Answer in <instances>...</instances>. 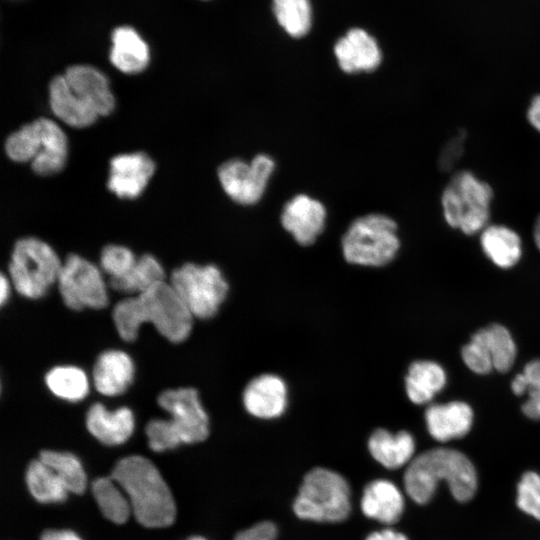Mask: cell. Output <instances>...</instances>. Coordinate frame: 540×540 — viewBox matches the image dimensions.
I'll list each match as a JSON object with an SVG mask.
<instances>
[{
    "mask_svg": "<svg viewBox=\"0 0 540 540\" xmlns=\"http://www.w3.org/2000/svg\"><path fill=\"white\" fill-rule=\"evenodd\" d=\"M112 317L125 341L135 340L141 324L150 322L167 340L179 343L189 336L193 323V315L166 281L119 301Z\"/></svg>",
    "mask_w": 540,
    "mask_h": 540,
    "instance_id": "1",
    "label": "cell"
},
{
    "mask_svg": "<svg viewBox=\"0 0 540 540\" xmlns=\"http://www.w3.org/2000/svg\"><path fill=\"white\" fill-rule=\"evenodd\" d=\"M111 477L125 492L137 521L148 528L171 525L176 506L158 469L147 458L131 455L115 465Z\"/></svg>",
    "mask_w": 540,
    "mask_h": 540,
    "instance_id": "2",
    "label": "cell"
},
{
    "mask_svg": "<svg viewBox=\"0 0 540 540\" xmlns=\"http://www.w3.org/2000/svg\"><path fill=\"white\" fill-rule=\"evenodd\" d=\"M439 481H446L454 498L470 500L477 489V474L471 461L461 452L435 448L414 458L404 474V486L416 503H427Z\"/></svg>",
    "mask_w": 540,
    "mask_h": 540,
    "instance_id": "3",
    "label": "cell"
},
{
    "mask_svg": "<svg viewBox=\"0 0 540 540\" xmlns=\"http://www.w3.org/2000/svg\"><path fill=\"white\" fill-rule=\"evenodd\" d=\"M159 406L170 414L169 419H152L145 432L149 447L161 452L181 444L205 440L209 419L194 388L169 389L158 397Z\"/></svg>",
    "mask_w": 540,
    "mask_h": 540,
    "instance_id": "4",
    "label": "cell"
},
{
    "mask_svg": "<svg viewBox=\"0 0 540 540\" xmlns=\"http://www.w3.org/2000/svg\"><path fill=\"white\" fill-rule=\"evenodd\" d=\"M345 260L354 265L379 267L391 262L399 249L395 221L384 214L356 218L341 241Z\"/></svg>",
    "mask_w": 540,
    "mask_h": 540,
    "instance_id": "5",
    "label": "cell"
},
{
    "mask_svg": "<svg viewBox=\"0 0 540 540\" xmlns=\"http://www.w3.org/2000/svg\"><path fill=\"white\" fill-rule=\"evenodd\" d=\"M62 264L48 243L36 237H24L14 244L9 275L20 295L38 299L57 282Z\"/></svg>",
    "mask_w": 540,
    "mask_h": 540,
    "instance_id": "6",
    "label": "cell"
},
{
    "mask_svg": "<svg viewBox=\"0 0 540 540\" xmlns=\"http://www.w3.org/2000/svg\"><path fill=\"white\" fill-rule=\"evenodd\" d=\"M293 510L305 520L342 521L350 512L348 483L334 471L315 468L304 477Z\"/></svg>",
    "mask_w": 540,
    "mask_h": 540,
    "instance_id": "7",
    "label": "cell"
},
{
    "mask_svg": "<svg viewBox=\"0 0 540 540\" xmlns=\"http://www.w3.org/2000/svg\"><path fill=\"white\" fill-rule=\"evenodd\" d=\"M174 288L193 317L209 319L219 310L228 294V282L212 264L185 263L170 276Z\"/></svg>",
    "mask_w": 540,
    "mask_h": 540,
    "instance_id": "8",
    "label": "cell"
},
{
    "mask_svg": "<svg viewBox=\"0 0 540 540\" xmlns=\"http://www.w3.org/2000/svg\"><path fill=\"white\" fill-rule=\"evenodd\" d=\"M492 190L472 173L456 174L442 195V206L447 223L466 234L480 231L489 218Z\"/></svg>",
    "mask_w": 540,
    "mask_h": 540,
    "instance_id": "9",
    "label": "cell"
},
{
    "mask_svg": "<svg viewBox=\"0 0 540 540\" xmlns=\"http://www.w3.org/2000/svg\"><path fill=\"white\" fill-rule=\"evenodd\" d=\"M58 288L70 309H102L108 305L107 285L100 269L77 254H70L62 264Z\"/></svg>",
    "mask_w": 540,
    "mask_h": 540,
    "instance_id": "10",
    "label": "cell"
},
{
    "mask_svg": "<svg viewBox=\"0 0 540 540\" xmlns=\"http://www.w3.org/2000/svg\"><path fill=\"white\" fill-rule=\"evenodd\" d=\"M274 169L269 155L258 154L250 162L238 158L225 161L217 175L228 197L241 205H253L262 198Z\"/></svg>",
    "mask_w": 540,
    "mask_h": 540,
    "instance_id": "11",
    "label": "cell"
},
{
    "mask_svg": "<svg viewBox=\"0 0 540 540\" xmlns=\"http://www.w3.org/2000/svg\"><path fill=\"white\" fill-rule=\"evenodd\" d=\"M155 170L154 160L145 152L118 154L110 160L107 187L120 199H135L144 192Z\"/></svg>",
    "mask_w": 540,
    "mask_h": 540,
    "instance_id": "12",
    "label": "cell"
},
{
    "mask_svg": "<svg viewBox=\"0 0 540 540\" xmlns=\"http://www.w3.org/2000/svg\"><path fill=\"white\" fill-rule=\"evenodd\" d=\"M326 217V208L319 200L299 194L284 205L281 224L298 244L308 246L324 230Z\"/></svg>",
    "mask_w": 540,
    "mask_h": 540,
    "instance_id": "13",
    "label": "cell"
},
{
    "mask_svg": "<svg viewBox=\"0 0 540 540\" xmlns=\"http://www.w3.org/2000/svg\"><path fill=\"white\" fill-rule=\"evenodd\" d=\"M73 91L99 116H107L116 105L107 76L86 64L68 67L63 74Z\"/></svg>",
    "mask_w": 540,
    "mask_h": 540,
    "instance_id": "14",
    "label": "cell"
},
{
    "mask_svg": "<svg viewBox=\"0 0 540 540\" xmlns=\"http://www.w3.org/2000/svg\"><path fill=\"white\" fill-rule=\"evenodd\" d=\"M242 399L246 411L252 416L260 419L277 418L287 408V385L275 374H262L247 384Z\"/></svg>",
    "mask_w": 540,
    "mask_h": 540,
    "instance_id": "15",
    "label": "cell"
},
{
    "mask_svg": "<svg viewBox=\"0 0 540 540\" xmlns=\"http://www.w3.org/2000/svg\"><path fill=\"white\" fill-rule=\"evenodd\" d=\"M334 54L346 73L371 72L382 60L376 40L360 28H353L340 38L334 46Z\"/></svg>",
    "mask_w": 540,
    "mask_h": 540,
    "instance_id": "16",
    "label": "cell"
},
{
    "mask_svg": "<svg viewBox=\"0 0 540 540\" xmlns=\"http://www.w3.org/2000/svg\"><path fill=\"white\" fill-rule=\"evenodd\" d=\"M48 97L53 115L70 127L86 128L99 118L73 91L64 75H57L50 81Z\"/></svg>",
    "mask_w": 540,
    "mask_h": 540,
    "instance_id": "17",
    "label": "cell"
},
{
    "mask_svg": "<svg viewBox=\"0 0 540 540\" xmlns=\"http://www.w3.org/2000/svg\"><path fill=\"white\" fill-rule=\"evenodd\" d=\"M135 367L131 357L120 350H107L101 353L92 371L96 390L105 396L124 393L134 378Z\"/></svg>",
    "mask_w": 540,
    "mask_h": 540,
    "instance_id": "18",
    "label": "cell"
},
{
    "mask_svg": "<svg viewBox=\"0 0 540 540\" xmlns=\"http://www.w3.org/2000/svg\"><path fill=\"white\" fill-rule=\"evenodd\" d=\"M86 426L101 443L111 446L120 445L132 435L135 419L128 407L111 411L101 403H94L87 411Z\"/></svg>",
    "mask_w": 540,
    "mask_h": 540,
    "instance_id": "19",
    "label": "cell"
},
{
    "mask_svg": "<svg viewBox=\"0 0 540 540\" xmlns=\"http://www.w3.org/2000/svg\"><path fill=\"white\" fill-rule=\"evenodd\" d=\"M425 421L430 435L445 442L465 436L473 422L471 407L460 401L430 405L425 411Z\"/></svg>",
    "mask_w": 540,
    "mask_h": 540,
    "instance_id": "20",
    "label": "cell"
},
{
    "mask_svg": "<svg viewBox=\"0 0 540 540\" xmlns=\"http://www.w3.org/2000/svg\"><path fill=\"white\" fill-rule=\"evenodd\" d=\"M479 358L491 369L507 372L516 357V345L509 331L493 324L477 331L470 341Z\"/></svg>",
    "mask_w": 540,
    "mask_h": 540,
    "instance_id": "21",
    "label": "cell"
},
{
    "mask_svg": "<svg viewBox=\"0 0 540 540\" xmlns=\"http://www.w3.org/2000/svg\"><path fill=\"white\" fill-rule=\"evenodd\" d=\"M111 40L109 59L117 70L134 75L147 68L151 59L150 49L135 29L117 27L113 30Z\"/></svg>",
    "mask_w": 540,
    "mask_h": 540,
    "instance_id": "22",
    "label": "cell"
},
{
    "mask_svg": "<svg viewBox=\"0 0 540 540\" xmlns=\"http://www.w3.org/2000/svg\"><path fill=\"white\" fill-rule=\"evenodd\" d=\"M36 121L41 134L42 146L30 166L33 172L40 176L54 175L62 171L66 165L68 139L56 121L46 117H40Z\"/></svg>",
    "mask_w": 540,
    "mask_h": 540,
    "instance_id": "23",
    "label": "cell"
},
{
    "mask_svg": "<svg viewBox=\"0 0 540 540\" xmlns=\"http://www.w3.org/2000/svg\"><path fill=\"white\" fill-rule=\"evenodd\" d=\"M361 507L367 517L392 524L401 517L404 499L394 483L375 480L365 487Z\"/></svg>",
    "mask_w": 540,
    "mask_h": 540,
    "instance_id": "24",
    "label": "cell"
},
{
    "mask_svg": "<svg viewBox=\"0 0 540 540\" xmlns=\"http://www.w3.org/2000/svg\"><path fill=\"white\" fill-rule=\"evenodd\" d=\"M368 448L381 465L396 469L410 461L415 451V441L407 431L391 433L379 428L371 434Z\"/></svg>",
    "mask_w": 540,
    "mask_h": 540,
    "instance_id": "25",
    "label": "cell"
},
{
    "mask_svg": "<svg viewBox=\"0 0 540 540\" xmlns=\"http://www.w3.org/2000/svg\"><path fill=\"white\" fill-rule=\"evenodd\" d=\"M446 383L443 368L432 361L413 362L405 377V389L408 398L421 405L431 401Z\"/></svg>",
    "mask_w": 540,
    "mask_h": 540,
    "instance_id": "26",
    "label": "cell"
},
{
    "mask_svg": "<svg viewBox=\"0 0 540 540\" xmlns=\"http://www.w3.org/2000/svg\"><path fill=\"white\" fill-rule=\"evenodd\" d=\"M162 281H165L162 265L153 255L144 254L137 258L135 265L126 275L109 279L108 285L117 292L135 296Z\"/></svg>",
    "mask_w": 540,
    "mask_h": 540,
    "instance_id": "27",
    "label": "cell"
},
{
    "mask_svg": "<svg viewBox=\"0 0 540 540\" xmlns=\"http://www.w3.org/2000/svg\"><path fill=\"white\" fill-rule=\"evenodd\" d=\"M481 245L489 259L501 268L514 266L521 256L519 236L505 226L487 227L482 232Z\"/></svg>",
    "mask_w": 540,
    "mask_h": 540,
    "instance_id": "28",
    "label": "cell"
},
{
    "mask_svg": "<svg viewBox=\"0 0 540 540\" xmlns=\"http://www.w3.org/2000/svg\"><path fill=\"white\" fill-rule=\"evenodd\" d=\"M26 483L31 495L41 503L61 502L68 494L56 472L41 459L33 460L29 464Z\"/></svg>",
    "mask_w": 540,
    "mask_h": 540,
    "instance_id": "29",
    "label": "cell"
},
{
    "mask_svg": "<svg viewBox=\"0 0 540 540\" xmlns=\"http://www.w3.org/2000/svg\"><path fill=\"white\" fill-rule=\"evenodd\" d=\"M48 389L58 398L69 402H78L89 392L86 373L76 366H57L45 376Z\"/></svg>",
    "mask_w": 540,
    "mask_h": 540,
    "instance_id": "30",
    "label": "cell"
},
{
    "mask_svg": "<svg viewBox=\"0 0 540 540\" xmlns=\"http://www.w3.org/2000/svg\"><path fill=\"white\" fill-rule=\"evenodd\" d=\"M93 496L103 513L110 521L122 524L127 521L131 513L130 502L112 477H101L92 484Z\"/></svg>",
    "mask_w": 540,
    "mask_h": 540,
    "instance_id": "31",
    "label": "cell"
},
{
    "mask_svg": "<svg viewBox=\"0 0 540 540\" xmlns=\"http://www.w3.org/2000/svg\"><path fill=\"white\" fill-rule=\"evenodd\" d=\"M273 11L279 25L294 38L305 36L312 24L309 0H273Z\"/></svg>",
    "mask_w": 540,
    "mask_h": 540,
    "instance_id": "32",
    "label": "cell"
},
{
    "mask_svg": "<svg viewBox=\"0 0 540 540\" xmlns=\"http://www.w3.org/2000/svg\"><path fill=\"white\" fill-rule=\"evenodd\" d=\"M39 459L58 475L68 492L82 494L86 488V475L79 459L69 452L44 450Z\"/></svg>",
    "mask_w": 540,
    "mask_h": 540,
    "instance_id": "33",
    "label": "cell"
},
{
    "mask_svg": "<svg viewBox=\"0 0 540 540\" xmlns=\"http://www.w3.org/2000/svg\"><path fill=\"white\" fill-rule=\"evenodd\" d=\"M42 146L41 134L36 120L24 124L11 133L4 145L7 157L16 163H31Z\"/></svg>",
    "mask_w": 540,
    "mask_h": 540,
    "instance_id": "34",
    "label": "cell"
},
{
    "mask_svg": "<svg viewBox=\"0 0 540 540\" xmlns=\"http://www.w3.org/2000/svg\"><path fill=\"white\" fill-rule=\"evenodd\" d=\"M511 388L516 395L527 393L522 411L527 417L540 420V360L527 363L523 371L514 377Z\"/></svg>",
    "mask_w": 540,
    "mask_h": 540,
    "instance_id": "35",
    "label": "cell"
},
{
    "mask_svg": "<svg viewBox=\"0 0 540 540\" xmlns=\"http://www.w3.org/2000/svg\"><path fill=\"white\" fill-rule=\"evenodd\" d=\"M137 257L126 246L109 244L100 255L101 269L109 275V279L126 275L135 265Z\"/></svg>",
    "mask_w": 540,
    "mask_h": 540,
    "instance_id": "36",
    "label": "cell"
},
{
    "mask_svg": "<svg viewBox=\"0 0 540 540\" xmlns=\"http://www.w3.org/2000/svg\"><path fill=\"white\" fill-rule=\"evenodd\" d=\"M518 507L540 520V476L535 472L525 473L517 486Z\"/></svg>",
    "mask_w": 540,
    "mask_h": 540,
    "instance_id": "37",
    "label": "cell"
},
{
    "mask_svg": "<svg viewBox=\"0 0 540 540\" xmlns=\"http://www.w3.org/2000/svg\"><path fill=\"white\" fill-rule=\"evenodd\" d=\"M277 529L271 522H260L237 534L234 540H275Z\"/></svg>",
    "mask_w": 540,
    "mask_h": 540,
    "instance_id": "38",
    "label": "cell"
},
{
    "mask_svg": "<svg viewBox=\"0 0 540 540\" xmlns=\"http://www.w3.org/2000/svg\"><path fill=\"white\" fill-rule=\"evenodd\" d=\"M41 540H81V538L70 530H47Z\"/></svg>",
    "mask_w": 540,
    "mask_h": 540,
    "instance_id": "39",
    "label": "cell"
},
{
    "mask_svg": "<svg viewBox=\"0 0 540 540\" xmlns=\"http://www.w3.org/2000/svg\"><path fill=\"white\" fill-rule=\"evenodd\" d=\"M366 540H408L402 533L391 529H385L371 533Z\"/></svg>",
    "mask_w": 540,
    "mask_h": 540,
    "instance_id": "40",
    "label": "cell"
},
{
    "mask_svg": "<svg viewBox=\"0 0 540 540\" xmlns=\"http://www.w3.org/2000/svg\"><path fill=\"white\" fill-rule=\"evenodd\" d=\"M528 120L534 128L540 131V95L532 100L528 110Z\"/></svg>",
    "mask_w": 540,
    "mask_h": 540,
    "instance_id": "41",
    "label": "cell"
},
{
    "mask_svg": "<svg viewBox=\"0 0 540 540\" xmlns=\"http://www.w3.org/2000/svg\"><path fill=\"white\" fill-rule=\"evenodd\" d=\"M0 278V303L3 305L9 298L10 283L4 274H2Z\"/></svg>",
    "mask_w": 540,
    "mask_h": 540,
    "instance_id": "42",
    "label": "cell"
},
{
    "mask_svg": "<svg viewBox=\"0 0 540 540\" xmlns=\"http://www.w3.org/2000/svg\"><path fill=\"white\" fill-rule=\"evenodd\" d=\"M534 239L537 247L540 250V216L538 217L534 228Z\"/></svg>",
    "mask_w": 540,
    "mask_h": 540,
    "instance_id": "43",
    "label": "cell"
},
{
    "mask_svg": "<svg viewBox=\"0 0 540 540\" xmlns=\"http://www.w3.org/2000/svg\"><path fill=\"white\" fill-rule=\"evenodd\" d=\"M188 540H206V539H204V538H202L200 536H194V537L189 538Z\"/></svg>",
    "mask_w": 540,
    "mask_h": 540,
    "instance_id": "44",
    "label": "cell"
}]
</instances>
